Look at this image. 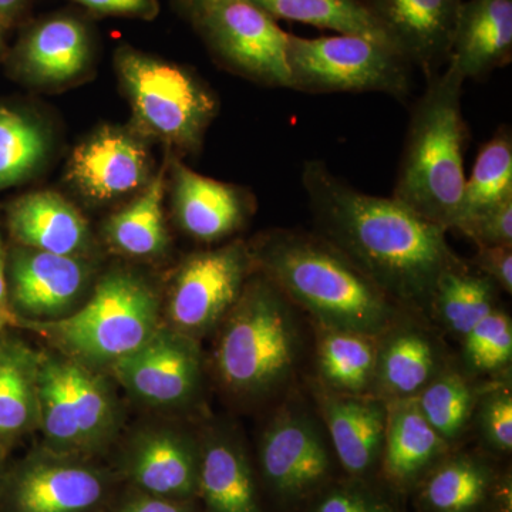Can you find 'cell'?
Instances as JSON below:
<instances>
[{
    "label": "cell",
    "mask_w": 512,
    "mask_h": 512,
    "mask_svg": "<svg viewBox=\"0 0 512 512\" xmlns=\"http://www.w3.org/2000/svg\"><path fill=\"white\" fill-rule=\"evenodd\" d=\"M441 369L439 349L429 333L399 319L377 338L370 394L384 403L414 399Z\"/></svg>",
    "instance_id": "cell-21"
},
{
    "label": "cell",
    "mask_w": 512,
    "mask_h": 512,
    "mask_svg": "<svg viewBox=\"0 0 512 512\" xmlns=\"http://www.w3.org/2000/svg\"><path fill=\"white\" fill-rule=\"evenodd\" d=\"M40 355L42 353L8 336L0 342V443L6 448L29 433L39 421Z\"/></svg>",
    "instance_id": "cell-28"
},
{
    "label": "cell",
    "mask_w": 512,
    "mask_h": 512,
    "mask_svg": "<svg viewBox=\"0 0 512 512\" xmlns=\"http://www.w3.org/2000/svg\"><path fill=\"white\" fill-rule=\"evenodd\" d=\"M249 251L255 271L305 309L320 328L379 338L406 313L320 234L274 229L259 235Z\"/></svg>",
    "instance_id": "cell-2"
},
{
    "label": "cell",
    "mask_w": 512,
    "mask_h": 512,
    "mask_svg": "<svg viewBox=\"0 0 512 512\" xmlns=\"http://www.w3.org/2000/svg\"><path fill=\"white\" fill-rule=\"evenodd\" d=\"M160 302L144 276L117 268L101 276L92 296L66 318L30 322L25 326L42 333L86 366L110 365L131 355L160 328Z\"/></svg>",
    "instance_id": "cell-5"
},
{
    "label": "cell",
    "mask_w": 512,
    "mask_h": 512,
    "mask_svg": "<svg viewBox=\"0 0 512 512\" xmlns=\"http://www.w3.org/2000/svg\"><path fill=\"white\" fill-rule=\"evenodd\" d=\"M114 64L134 130L181 153L197 151L218 113L210 87L187 67L130 45L116 50Z\"/></svg>",
    "instance_id": "cell-6"
},
{
    "label": "cell",
    "mask_w": 512,
    "mask_h": 512,
    "mask_svg": "<svg viewBox=\"0 0 512 512\" xmlns=\"http://www.w3.org/2000/svg\"><path fill=\"white\" fill-rule=\"evenodd\" d=\"M464 363L478 375L507 369L512 359V322L507 313L495 309L463 338Z\"/></svg>",
    "instance_id": "cell-35"
},
{
    "label": "cell",
    "mask_w": 512,
    "mask_h": 512,
    "mask_svg": "<svg viewBox=\"0 0 512 512\" xmlns=\"http://www.w3.org/2000/svg\"><path fill=\"white\" fill-rule=\"evenodd\" d=\"M30 2L32 0H0V29L6 32L25 18Z\"/></svg>",
    "instance_id": "cell-42"
},
{
    "label": "cell",
    "mask_w": 512,
    "mask_h": 512,
    "mask_svg": "<svg viewBox=\"0 0 512 512\" xmlns=\"http://www.w3.org/2000/svg\"><path fill=\"white\" fill-rule=\"evenodd\" d=\"M224 319L215 366L221 382L239 396L274 392L292 375L299 336L291 302L255 271Z\"/></svg>",
    "instance_id": "cell-4"
},
{
    "label": "cell",
    "mask_w": 512,
    "mask_h": 512,
    "mask_svg": "<svg viewBox=\"0 0 512 512\" xmlns=\"http://www.w3.org/2000/svg\"><path fill=\"white\" fill-rule=\"evenodd\" d=\"M291 89L306 93L410 92V67L392 47L356 35H289Z\"/></svg>",
    "instance_id": "cell-8"
},
{
    "label": "cell",
    "mask_w": 512,
    "mask_h": 512,
    "mask_svg": "<svg viewBox=\"0 0 512 512\" xmlns=\"http://www.w3.org/2000/svg\"><path fill=\"white\" fill-rule=\"evenodd\" d=\"M259 468L271 494L292 504L325 490L332 476V456L315 420L288 407L266 427Z\"/></svg>",
    "instance_id": "cell-12"
},
{
    "label": "cell",
    "mask_w": 512,
    "mask_h": 512,
    "mask_svg": "<svg viewBox=\"0 0 512 512\" xmlns=\"http://www.w3.org/2000/svg\"><path fill=\"white\" fill-rule=\"evenodd\" d=\"M93 57L92 28L69 12L52 13L30 23L15 52L19 72L43 87L72 84L92 67Z\"/></svg>",
    "instance_id": "cell-16"
},
{
    "label": "cell",
    "mask_w": 512,
    "mask_h": 512,
    "mask_svg": "<svg viewBox=\"0 0 512 512\" xmlns=\"http://www.w3.org/2000/svg\"><path fill=\"white\" fill-rule=\"evenodd\" d=\"M320 410L340 466L353 480L372 476L382 461L387 404L372 394H343L323 387Z\"/></svg>",
    "instance_id": "cell-20"
},
{
    "label": "cell",
    "mask_w": 512,
    "mask_h": 512,
    "mask_svg": "<svg viewBox=\"0 0 512 512\" xmlns=\"http://www.w3.org/2000/svg\"><path fill=\"white\" fill-rule=\"evenodd\" d=\"M5 458H6V447L0 443V478L5 473Z\"/></svg>",
    "instance_id": "cell-45"
},
{
    "label": "cell",
    "mask_w": 512,
    "mask_h": 512,
    "mask_svg": "<svg viewBox=\"0 0 512 512\" xmlns=\"http://www.w3.org/2000/svg\"><path fill=\"white\" fill-rule=\"evenodd\" d=\"M146 138L136 130L103 126L69 158L66 181L83 200L106 204L140 192L153 180Z\"/></svg>",
    "instance_id": "cell-13"
},
{
    "label": "cell",
    "mask_w": 512,
    "mask_h": 512,
    "mask_svg": "<svg viewBox=\"0 0 512 512\" xmlns=\"http://www.w3.org/2000/svg\"><path fill=\"white\" fill-rule=\"evenodd\" d=\"M466 79L456 64L431 74L414 106L392 197L424 220L456 229L463 208L467 126L461 97Z\"/></svg>",
    "instance_id": "cell-3"
},
{
    "label": "cell",
    "mask_w": 512,
    "mask_h": 512,
    "mask_svg": "<svg viewBox=\"0 0 512 512\" xmlns=\"http://www.w3.org/2000/svg\"><path fill=\"white\" fill-rule=\"evenodd\" d=\"M302 185L319 234L404 312L430 315L441 275L463 262L448 245L447 229L393 197L357 190L323 161L303 165Z\"/></svg>",
    "instance_id": "cell-1"
},
{
    "label": "cell",
    "mask_w": 512,
    "mask_h": 512,
    "mask_svg": "<svg viewBox=\"0 0 512 512\" xmlns=\"http://www.w3.org/2000/svg\"><path fill=\"white\" fill-rule=\"evenodd\" d=\"M495 471L484 458L473 454L444 457L421 480V512H485L490 508Z\"/></svg>",
    "instance_id": "cell-26"
},
{
    "label": "cell",
    "mask_w": 512,
    "mask_h": 512,
    "mask_svg": "<svg viewBox=\"0 0 512 512\" xmlns=\"http://www.w3.org/2000/svg\"><path fill=\"white\" fill-rule=\"evenodd\" d=\"M8 225L20 247L67 256H86L92 248L86 218L55 191H36L18 198L9 207Z\"/></svg>",
    "instance_id": "cell-22"
},
{
    "label": "cell",
    "mask_w": 512,
    "mask_h": 512,
    "mask_svg": "<svg viewBox=\"0 0 512 512\" xmlns=\"http://www.w3.org/2000/svg\"><path fill=\"white\" fill-rule=\"evenodd\" d=\"M3 30L0 29V53H2V50H3Z\"/></svg>",
    "instance_id": "cell-47"
},
{
    "label": "cell",
    "mask_w": 512,
    "mask_h": 512,
    "mask_svg": "<svg viewBox=\"0 0 512 512\" xmlns=\"http://www.w3.org/2000/svg\"><path fill=\"white\" fill-rule=\"evenodd\" d=\"M474 265L480 274L490 278L498 288L512 293V247L478 248Z\"/></svg>",
    "instance_id": "cell-40"
},
{
    "label": "cell",
    "mask_w": 512,
    "mask_h": 512,
    "mask_svg": "<svg viewBox=\"0 0 512 512\" xmlns=\"http://www.w3.org/2000/svg\"><path fill=\"white\" fill-rule=\"evenodd\" d=\"M97 16L154 20L160 13L158 0H73Z\"/></svg>",
    "instance_id": "cell-39"
},
{
    "label": "cell",
    "mask_w": 512,
    "mask_h": 512,
    "mask_svg": "<svg viewBox=\"0 0 512 512\" xmlns=\"http://www.w3.org/2000/svg\"><path fill=\"white\" fill-rule=\"evenodd\" d=\"M478 430L488 447L498 453L512 448V393L507 384H495L478 394L474 410Z\"/></svg>",
    "instance_id": "cell-36"
},
{
    "label": "cell",
    "mask_w": 512,
    "mask_h": 512,
    "mask_svg": "<svg viewBox=\"0 0 512 512\" xmlns=\"http://www.w3.org/2000/svg\"><path fill=\"white\" fill-rule=\"evenodd\" d=\"M512 198V134L501 127L481 147L466 180L463 208L456 229L468 218Z\"/></svg>",
    "instance_id": "cell-32"
},
{
    "label": "cell",
    "mask_w": 512,
    "mask_h": 512,
    "mask_svg": "<svg viewBox=\"0 0 512 512\" xmlns=\"http://www.w3.org/2000/svg\"><path fill=\"white\" fill-rule=\"evenodd\" d=\"M376 352L375 336L320 328L316 359L323 387L343 394L372 393Z\"/></svg>",
    "instance_id": "cell-29"
},
{
    "label": "cell",
    "mask_w": 512,
    "mask_h": 512,
    "mask_svg": "<svg viewBox=\"0 0 512 512\" xmlns=\"http://www.w3.org/2000/svg\"><path fill=\"white\" fill-rule=\"evenodd\" d=\"M8 328L9 326L5 325V323L0 320V342H2L3 338H5V330Z\"/></svg>",
    "instance_id": "cell-46"
},
{
    "label": "cell",
    "mask_w": 512,
    "mask_h": 512,
    "mask_svg": "<svg viewBox=\"0 0 512 512\" xmlns=\"http://www.w3.org/2000/svg\"><path fill=\"white\" fill-rule=\"evenodd\" d=\"M175 5L178 6V9L183 12L185 18L190 20L191 16L194 15L195 10L200 8L202 3L207 2V0H174Z\"/></svg>",
    "instance_id": "cell-44"
},
{
    "label": "cell",
    "mask_w": 512,
    "mask_h": 512,
    "mask_svg": "<svg viewBox=\"0 0 512 512\" xmlns=\"http://www.w3.org/2000/svg\"><path fill=\"white\" fill-rule=\"evenodd\" d=\"M313 512H399L363 480L333 485L319 495Z\"/></svg>",
    "instance_id": "cell-37"
},
{
    "label": "cell",
    "mask_w": 512,
    "mask_h": 512,
    "mask_svg": "<svg viewBox=\"0 0 512 512\" xmlns=\"http://www.w3.org/2000/svg\"><path fill=\"white\" fill-rule=\"evenodd\" d=\"M197 497L205 512H264L251 461L234 437H208L200 447Z\"/></svg>",
    "instance_id": "cell-25"
},
{
    "label": "cell",
    "mask_w": 512,
    "mask_h": 512,
    "mask_svg": "<svg viewBox=\"0 0 512 512\" xmlns=\"http://www.w3.org/2000/svg\"><path fill=\"white\" fill-rule=\"evenodd\" d=\"M86 256H67L19 247L6 268L9 305L19 322L66 318L79 305L90 282Z\"/></svg>",
    "instance_id": "cell-14"
},
{
    "label": "cell",
    "mask_w": 512,
    "mask_h": 512,
    "mask_svg": "<svg viewBox=\"0 0 512 512\" xmlns=\"http://www.w3.org/2000/svg\"><path fill=\"white\" fill-rule=\"evenodd\" d=\"M394 49L427 76L450 57L463 0H365Z\"/></svg>",
    "instance_id": "cell-17"
},
{
    "label": "cell",
    "mask_w": 512,
    "mask_h": 512,
    "mask_svg": "<svg viewBox=\"0 0 512 512\" xmlns=\"http://www.w3.org/2000/svg\"><path fill=\"white\" fill-rule=\"evenodd\" d=\"M252 2L264 9L275 20H289V22L303 23L319 29L333 30L339 35L362 36L394 49L389 37L367 8L365 0H252Z\"/></svg>",
    "instance_id": "cell-31"
},
{
    "label": "cell",
    "mask_w": 512,
    "mask_h": 512,
    "mask_svg": "<svg viewBox=\"0 0 512 512\" xmlns=\"http://www.w3.org/2000/svg\"><path fill=\"white\" fill-rule=\"evenodd\" d=\"M478 394L466 376L443 367L416 400L430 426L450 446L466 433L474 417Z\"/></svg>",
    "instance_id": "cell-33"
},
{
    "label": "cell",
    "mask_w": 512,
    "mask_h": 512,
    "mask_svg": "<svg viewBox=\"0 0 512 512\" xmlns=\"http://www.w3.org/2000/svg\"><path fill=\"white\" fill-rule=\"evenodd\" d=\"M171 204L185 234L200 242H217L244 227L254 211L251 192L195 173L174 160L170 165Z\"/></svg>",
    "instance_id": "cell-18"
},
{
    "label": "cell",
    "mask_w": 512,
    "mask_h": 512,
    "mask_svg": "<svg viewBox=\"0 0 512 512\" xmlns=\"http://www.w3.org/2000/svg\"><path fill=\"white\" fill-rule=\"evenodd\" d=\"M254 271L249 245L242 241L187 256L168 292L173 328L194 339L214 328L237 303Z\"/></svg>",
    "instance_id": "cell-11"
},
{
    "label": "cell",
    "mask_w": 512,
    "mask_h": 512,
    "mask_svg": "<svg viewBox=\"0 0 512 512\" xmlns=\"http://www.w3.org/2000/svg\"><path fill=\"white\" fill-rule=\"evenodd\" d=\"M165 191L163 168L130 204L111 215L103 229L114 251L137 259L157 258L167 252L170 235L164 221Z\"/></svg>",
    "instance_id": "cell-27"
},
{
    "label": "cell",
    "mask_w": 512,
    "mask_h": 512,
    "mask_svg": "<svg viewBox=\"0 0 512 512\" xmlns=\"http://www.w3.org/2000/svg\"><path fill=\"white\" fill-rule=\"evenodd\" d=\"M500 288L490 278L473 272L464 262L447 269L434 291L430 316L451 335L463 339L474 326L497 309Z\"/></svg>",
    "instance_id": "cell-30"
},
{
    "label": "cell",
    "mask_w": 512,
    "mask_h": 512,
    "mask_svg": "<svg viewBox=\"0 0 512 512\" xmlns=\"http://www.w3.org/2000/svg\"><path fill=\"white\" fill-rule=\"evenodd\" d=\"M111 367L124 389L150 406L190 402L202 376L200 349L195 339L161 326L140 349Z\"/></svg>",
    "instance_id": "cell-15"
},
{
    "label": "cell",
    "mask_w": 512,
    "mask_h": 512,
    "mask_svg": "<svg viewBox=\"0 0 512 512\" xmlns=\"http://www.w3.org/2000/svg\"><path fill=\"white\" fill-rule=\"evenodd\" d=\"M200 447L171 430L141 434L121 458L119 477L134 490L194 501L198 491Z\"/></svg>",
    "instance_id": "cell-19"
},
{
    "label": "cell",
    "mask_w": 512,
    "mask_h": 512,
    "mask_svg": "<svg viewBox=\"0 0 512 512\" xmlns=\"http://www.w3.org/2000/svg\"><path fill=\"white\" fill-rule=\"evenodd\" d=\"M84 458L39 450L0 478V512H97L119 480Z\"/></svg>",
    "instance_id": "cell-10"
},
{
    "label": "cell",
    "mask_w": 512,
    "mask_h": 512,
    "mask_svg": "<svg viewBox=\"0 0 512 512\" xmlns=\"http://www.w3.org/2000/svg\"><path fill=\"white\" fill-rule=\"evenodd\" d=\"M386 404L380 467L394 488L412 490L447 456L450 446L420 412L416 397Z\"/></svg>",
    "instance_id": "cell-23"
},
{
    "label": "cell",
    "mask_w": 512,
    "mask_h": 512,
    "mask_svg": "<svg viewBox=\"0 0 512 512\" xmlns=\"http://www.w3.org/2000/svg\"><path fill=\"white\" fill-rule=\"evenodd\" d=\"M190 22L229 72L264 86L291 89L289 33L252 0H207Z\"/></svg>",
    "instance_id": "cell-9"
},
{
    "label": "cell",
    "mask_w": 512,
    "mask_h": 512,
    "mask_svg": "<svg viewBox=\"0 0 512 512\" xmlns=\"http://www.w3.org/2000/svg\"><path fill=\"white\" fill-rule=\"evenodd\" d=\"M194 501L174 500L130 487L110 512H195Z\"/></svg>",
    "instance_id": "cell-41"
},
{
    "label": "cell",
    "mask_w": 512,
    "mask_h": 512,
    "mask_svg": "<svg viewBox=\"0 0 512 512\" xmlns=\"http://www.w3.org/2000/svg\"><path fill=\"white\" fill-rule=\"evenodd\" d=\"M49 153L50 137L39 121L0 109V191L35 174Z\"/></svg>",
    "instance_id": "cell-34"
},
{
    "label": "cell",
    "mask_w": 512,
    "mask_h": 512,
    "mask_svg": "<svg viewBox=\"0 0 512 512\" xmlns=\"http://www.w3.org/2000/svg\"><path fill=\"white\" fill-rule=\"evenodd\" d=\"M511 59L512 0H463L448 60L467 80L481 79Z\"/></svg>",
    "instance_id": "cell-24"
},
{
    "label": "cell",
    "mask_w": 512,
    "mask_h": 512,
    "mask_svg": "<svg viewBox=\"0 0 512 512\" xmlns=\"http://www.w3.org/2000/svg\"><path fill=\"white\" fill-rule=\"evenodd\" d=\"M478 248L512 247V198L494 205L458 227Z\"/></svg>",
    "instance_id": "cell-38"
},
{
    "label": "cell",
    "mask_w": 512,
    "mask_h": 512,
    "mask_svg": "<svg viewBox=\"0 0 512 512\" xmlns=\"http://www.w3.org/2000/svg\"><path fill=\"white\" fill-rule=\"evenodd\" d=\"M0 320L5 325H19L18 316L13 313L9 305L8 278H6V259L3 252L2 239H0Z\"/></svg>",
    "instance_id": "cell-43"
},
{
    "label": "cell",
    "mask_w": 512,
    "mask_h": 512,
    "mask_svg": "<svg viewBox=\"0 0 512 512\" xmlns=\"http://www.w3.org/2000/svg\"><path fill=\"white\" fill-rule=\"evenodd\" d=\"M37 409L47 450L84 458L109 443L117 407L92 367L66 355H40Z\"/></svg>",
    "instance_id": "cell-7"
}]
</instances>
